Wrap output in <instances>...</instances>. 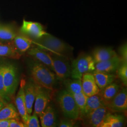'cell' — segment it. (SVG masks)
I'll return each instance as SVG.
<instances>
[{
  "instance_id": "1",
  "label": "cell",
  "mask_w": 127,
  "mask_h": 127,
  "mask_svg": "<svg viewBox=\"0 0 127 127\" xmlns=\"http://www.w3.org/2000/svg\"><path fill=\"white\" fill-rule=\"evenodd\" d=\"M30 69L32 80L36 84L53 90L57 78L52 70L36 60L30 64Z\"/></svg>"
},
{
  "instance_id": "2",
  "label": "cell",
  "mask_w": 127,
  "mask_h": 127,
  "mask_svg": "<svg viewBox=\"0 0 127 127\" xmlns=\"http://www.w3.org/2000/svg\"><path fill=\"white\" fill-rule=\"evenodd\" d=\"M57 100L64 116L66 118L77 121L80 119V112L72 95L66 90L61 91Z\"/></svg>"
},
{
  "instance_id": "3",
  "label": "cell",
  "mask_w": 127,
  "mask_h": 127,
  "mask_svg": "<svg viewBox=\"0 0 127 127\" xmlns=\"http://www.w3.org/2000/svg\"><path fill=\"white\" fill-rule=\"evenodd\" d=\"M71 66V77L74 79L81 80L85 73L95 71V63L90 55L82 54L73 61Z\"/></svg>"
},
{
  "instance_id": "4",
  "label": "cell",
  "mask_w": 127,
  "mask_h": 127,
  "mask_svg": "<svg viewBox=\"0 0 127 127\" xmlns=\"http://www.w3.org/2000/svg\"><path fill=\"white\" fill-rule=\"evenodd\" d=\"M3 79L5 91L9 99L15 94L18 85V71L13 65H3Z\"/></svg>"
},
{
  "instance_id": "5",
  "label": "cell",
  "mask_w": 127,
  "mask_h": 127,
  "mask_svg": "<svg viewBox=\"0 0 127 127\" xmlns=\"http://www.w3.org/2000/svg\"><path fill=\"white\" fill-rule=\"evenodd\" d=\"M38 40L37 44L40 48L55 54L60 55L68 50V46L65 42L48 33Z\"/></svg>"
},
{
  "instance_id": "6",
  "label": "cell",
  "mask_w": 127,
  "mask_h": 127,
  "mask_svg": "<svg viewBox=\"0 0 127 127\" xmlns=\"http://www.w3.org/2000/svg\"><path fill=\"white\" fill-rule=\"evenodd\" d=\"M52 60L53 71L57 79L64 81L71 76V66L69 62L61 55L50 54Z\"/></svg>"
},
{
  "instance_id": "7",
  "label": "cell",
  "mask_w": 127,
  "mask_h": 127,
  "mask_svg": "<svg viewBox=\"0 0 127 127\" xmlns=\"http://www.w3.org/2000/svg\"><path fill=\"white\" fill-rule=\"evenodd\" d=\"M53 90L37 84L34 112L39 116L52 99Z\"/></svg>"
},
{
  "instance_id": "8",
  "label": "cell",
  "mask_w": 127,
  "mask_h": 127,
  "mask_svg": "<svg viewBox=\"0 0 127 127\" xmlns=\"http://www.w3.org/2000/svg\"><path fill=\"white\" fill-rule=\"evenodd\" d=\"M108 112L106 105L101 106L82 119L84 124L88 127H100Z\"/></svg>"
},
{
  "instance_id": "9",
  "label": "cell",
  "mask_w": 127,
  "mask_h": 127,
  "mask_svg": "<svg viewBox=\"0 0 127 127\" xmlns=\"http://www.w3.org/2000/svg\"><path fill=\"white\" fill-rule=\"evenodd\" d=\"M106 106L114 112H125L127 109V89H120L114 98L106 104Z\"/></svg>"
},
{
  "instance_id": "10",
  "label": "cell",
  "mask_w": 127,
  "mask_h": 127,
  "mask_svg": "<svg viewBox=\"0 0 127 127\" xmlns=\"http://www.w3.org/2000/svg\"><path fill=\"white\" fill-rule=\"evenodd\" d=\"M20 31L23 34L36 39L41 38L48 33L40 23L25 20H23Z\"/></svg>"
},
{
  "instance_id": "11",
  "label": "cell",
  "mask_w": 127,
  "mask_h": 127,
  "mask_svg": "<svg viewBox=\"0 0 127 127\" xmlns=\"http://www.w3.org/2000/svg\"><path fill=\"white\" fill-rule=\"evenodd\" d=\"M82 90L87 97L98 94L100 90L95 83V80L92 73H85L82 76Z\"/></svg>"
},
{
  "instance_id": "12",
  "label": "cell",
  "mask_w": 127,
  "mask_h": 127,
  "mask_svg": "<svg viewBox=\"0 0 127 127\" xmlns=\"http://www.w3.org/2000/svg\"><path fill=\"white\" fill-rule=\"evenodd\" d=\"M122 62V59L119 55H117L110 59L95 64V71L113 73L116 72Z\"/></svg>"
},
{
  "instance_id": "13",
  "label": "cell",
  "mask_w": 127,
  "mask_h": 127,
  "mask_svg": "<svg viewBox=\"0 0 127 127\" xmlns=\"http://www.w3.org/2000/svg\"><path fill=\"white\" fill-rule=\"evenodd\" d=\"M25 83L24 81H21L20 89L16 97L15 103L19 115L22 120L23 123L25 124L27 123L30 115L28 114L26 107L24 93Z\"/></svg>"
},
{
  "instance_id": "14",
  "label": "cell",
  "mask_w": 127,
  "mask_h": 127,
  "mask_svg": "<svg viewBox=\"0 0 127 127\" xmlns=\"http://www.w3.org/2000/svg\"><path fill=\"white\" fill-rule=\"evenodd\" d=\"M37 84L33 81H30L25 82L24 85V93L26 107L28 114L31 115L32 111V107L36 95Z\"/></svg>"
},
{
  "instance_id": "15",
  "label": "cell",
  "mask_w": 127,
  "mask_h": 127,
  "mask_svg": "<svg viewBox=\"0 0 127 127\" xmlns=\"http://www.w3.org/2000/svg\"><path fill=\"white\" fill-rule=\"evenodd\" d=\"M28 54L53 71L52 60L51 56L45 50L38 48H33L28 50Z\"/></svg>"
},
{
  "instance_id": "16",
  "label": "cell",
  "mask_w": 127,
  "mask_h": 127,
  "mask_svg": "<svg viewBox=\"0 0 127 127\" xmlns=\"http://www.w3.org/2000/svg\"><path fill=\"white\" fill-rule=\"evenodd\" d=\"M41 126L42 127L56 126L57 114L55 110L50 105H48L39 116Z\"/></svg>"
},
{
  "instance_id": "17",
  "label": "cell",
  "mask_w": 127,
  "mask_h": 127,
  "mask_svg": "<svg viewBox=\"0 0 127 127\" xmlns=\"http://www.w3.org/2000/svg\"><path fill=\"white\" fill-rule=\"evenodd\" d=\"M112 48L110 47H98L93 51L92 58L95 64L110 59L117 55Z\"/></svg>"
},
{
  "instance_id": "18",
  "label": "cell",
  "mask_w": 127,
  "mask_h": 127,
  "mask_svg": "<svg viewBox=\"0 0 127 127\" xmlns=\"http://www.w3.org/2000/svg\"><path fill=\"white\" fill-rule=\"evenodd\" d=\"M92 73L95 80V83L100 91L114 82L116 75L113 73H103L94 71Z\"/></svg>"
},
{
  "instance_id": "19",
  "label": "cell",
  "mask_w": 127,
  "mask_h": 127,
  "mask_svg": "<svg viewBox=\"0 0 127 127\" xmlns=\"http://www.w3.org/2000/svg\"><path fill=\"white\" fill-rule=\"evenodd\" d=\"M125 117L123 115L112 114L108 112L100 127H123Z\"/></svg>"
},
{
  "instance_id": "20",
  "label": "cell",
  "mask_w": 127,
  "mask_h": 127,
  "mask_svg": "<svg viewBox=\"0 0 127 127\" xmlns=\"http://www.w3.org/2000/svg\"><path fill=\"white\" fill-rule=\"evenodd\" d=\"M102 105H105V103L99 92L95 95L87 97L84 114L82 119L93 110Z\"/></svg>"
},
{
  "instance_id": "21",
  "label": "cell",
  "mask_w": 127,
  "mask_h": 127,
  "mask_svg": "<svg viewBox=\"0 0 127 127\" xmlns=\"http://www.w3.org/2000/svg\"><path fill=\"white\" fill-rule=\"evenodd\" d=\"M121 89V86L116 83L112 82L99 91L100 95L106 104L116 95Z\"/></svg>"
},
{
  "instance_id": "22",
  "label": "cell",
  "mask_w": 127,
  "mask_h": 127,
  "mask_svg": "<svg viewBox=\"0 0 127 127\" xmlns=\"http://www.w3.org/2000/svg\"><path fill=\"white\" fill-rule=\"evenodd\" d=\"M21 55L17 50L13 42L7 43L0 42V57H7L13 59H19Z\"/></svg>"
},
{
  "instance_id": "23",
  "label": "cell",
  "mask_w": 127,
  "mask_h": 127,
  "mask_svg": "<svg viewBox=\"0 0 127 127\" xmlns=\"http://www.w3.org/2000/svg\"><path fill=\"white\" fill-rule=\"evenodd\" d=\"M13 41L17 50L21 53L28 50L33 42L32 40L24 35H17Z\"/></svg>"
},
{
  "instance_id": "24",
  "label": "cell",
  "mask_w": 127,
  "mask_h": 127,
  "mask_svg": "<svg viewBox=\"0 0 127 127\" xmlns=\"http://www.w3.org/2000/svg\"><path fill=\"white\" fill-rule=\"evenodd\" d=\"M19 116L17 109L12 104H7L0 110V120L13 119L20 120Z\"/></svg>"
},
{
  "instance_id": "25",
  "label": "cell",
  "mask_w": 127,
  "mask_h": 127,
  "mask_svg": "<svg viewBox=\"0 0 127 127\" xmlns=\"http://www.w3.org/2000/svg\"><path fill=\"white\" fill-rule=\"evenodd\" d=\"M65 79L64 80V84L66 91L71 94L79 93L82 91V81L79 79Z\"/></svg>"
},
{
  "instance_id": "26",
  "label": "cell",
  "mask_w": 127,
  "mask_h": 127,
  "mask_svg": "<svg viewBox=\"0 0 127 127\" xmlns=\"http://www.w3.org/2000/svg\"><path fill=\"white\" fill-rule=\"evenodd\" d=\"M72 95L79 109L80 112V119H82L84 114L87 96L83 93L82 91L79 93L73 94Z\"/></svg>"
},
{
  "instance_id": "27",
  "label": "cell",
  "mask_w": 127,
  "mask_h": 127,
  "mask_svg": "<svg viewBox=\"0 0 127 127\" xmlns=\"http://www.w3.org/2000/svg\"><path fill=\"white\" fill-rule=\"evenodd\" d=\"M17 34L11 27L8 26L0 27V40L12 41Z\"/></svg>"
},
{
  "instance_id": "28",
  "label": "cell",
  "mask_w": 127,
  "mask_h": 127,
  "mask_svg": "<svg viewBox=\"0 0 127 127\" xmlns=\"http://www.w3.org/2000/svg\"><path fill=\"white\" fill-rule=\"evenodd\" d=\"M118 76L123 82L124 85H127V62L122 61V63L119 66L116 71Z\"/></svg>"
},
{
  "instance_id": "29",
  "label": "cell",
  "mask_w": 127,
  "mask_h": 127,
  "mask_svg": "<svg viewBox=\"0 0 127 127\" xmlns=\"http://www.w3.org/2000/svg\"><path fill=\"white\" fill-rule=\"evenodd\" d=\"M3 65H0V97L4 100H9L5 91L3 79Z\"/></svg>"
},
{
  "instance_id": "30",
  "label": "cell",
  "mask_w": 127,
  "mask_h": 127,
  "mask_svg": "<svg viewBox=\"0 0 127 127\" xmlns=\"http://www.w3.org/2000/svg\"><path fill=\"white\" fill-rule=\"evenodd\" d=\"M25 125L26 127H40L38 115L34 112H33L32 115H30L27 123Z\"/></svg>"
},
{
  "instance_id": "31",
  "label": "cell",
  "mask_w": 127,
  "mask_h": 127,
  "mask_svg": "<svg viewBox=\"0 0 127 127\" xmlns=\"http://www.w3.org/2000/svg\"><path fill=\"white\" fill-rule=\"evenodd\" d=\"M119 54L122 61L127 62V43H125L119 48Z\"/></svg>"
},
{
  "instance_id": "32",
  "label": "cell",
  "mask_w": 127,
  "mask_h": 127,
  "mask_svg": "<svg viewBox=\"0 0 127 127\" xmlns=\"http://www.w3.org/2000/svg\"><path fill=\"white\" fill-rule=\"evenodd\" d=\"M76 121L66 118L62 120L59 123V127H72L74 126Z\"/></svg>"
},
{
  "instance_id": "33",
  "label": "cell",
  "mask_w": 127,
  "mask_h": 127,
  "mask_svg": "<svg viewBox=\"0 0 127 127\" xmlns=\"http://www.w3.org/2000/svg\"><path fill=\"white\" fill-rule=\"evenodd\" d=\"M9 127H26L25 125L23 123L20 121V120L18 119H11L9 123Z\"/></svg>"
},
{
  "instance_id": "34",
  "label": "cell",
  "mask_w": 127,
  "mask_h": 127,
  "mask_svg": "<svg viewBox=\"0 0 127 127\" xmlns=\"http://www.w3.org/2000/svg\"><path fill=\"white\" fill-rule=\"evenodd\" d=\"M11 119L0 120V127H9V123Z\"/></svg>"
},
{
  "instance_id": "35",
  "label": "cell",
  "mask_w": 127,
  "mask_h": 127,
  "mask_svg": "<svg viewBox=\"0 0 127 127\" xmlns=\"http://www.w3.org/2000/svg\"><path fill=\"white\" fill-rule=\"evenodd\" d=\"M7 104V103L5 101V100L0 97V110L2 109Z\"/></svg>"
}]
</instances>
